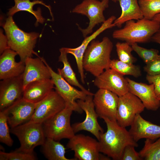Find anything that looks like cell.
<instances>
[{
  "mask_svg": "<svg viewBox=\"0 0 160 160\" xmlns=\"http://www.w3.org/2000/svg\"><path fill=\"white\" fill-rule=\"evenodd\" d=\"M113 45L107 37L100 41L92 40L84 55L83 65L84 70L96 77L110 68L111 54Z\"/></svg>",
  "mask_w": 160,
  "mask_h": 160,
  "instance_id": "cell-2",
  "label": "cell"
},
{
  "mask_svg": "<svg viewBox=\"0 0 160 160\" xmlns=\"http://www.w3.org/2000/svg\"><path fill=\"white\" fill-rule=\"evenodd\" d=\"M42 152L49 160H77L75 158L69 159L65 156L66 148L59 141L46 138L41 145Z\"/></svg>",
  "mask_w": 160,
  "mask_h": 160,
  "instance_id": "cell-26",
  "label": "cell"
},
{
  "mask_svg": "<svg viewBox=\"0 0 160 160\" xmlns=\"http://www.w3.org/2000/svg\"><path fill=\"white\" fill-rule=\"evenodd\" d=\"M36 159L34 152L26 153L16 149L9 153L0 152V160H35Z\"/></svg>",
  "mask_w": 160,
  "mask_h": 160,
  "instance_id": "cell-33",
  "label": "cell"
},
{
  "mask_svg": "<svg viewBox=\"0 0 160 160\" xmlns=\"http://www.w3.org/2000/svg\"><path fill=\"white\" fill-rule=\"evenodd\" d=\"M54 87L51 79L33 81L25 88L22 97L28 101L36 103L44 98Z\"/></svg>",
  "mask_w": 160,
  "mask_h": 160,
  "instance_id": "cell-22",
  "label": "cell"
},
{
  "mask_svg": "<svg viewBox=\"0 0 160 160\" xmlns=\"http://www.w3.org/2000/svg\"><path fill=\"white\" fill-rule=\"evenodd\" d=\"M7 118L4 110L0 112V141L7 146L11 147L13 141L9 134Z\"/></svg>",
  "mask_w": 160,
  "mask_h": 160,
  "instance_id": "cell-31",
  "label": "cell"
},
{
  "mask_svg": "<svg viewBox=\"0 0 160 160\" xmlns=\"http://www.w3.org/2000/svg\"><path fill=\"white\" fill-rule=\"evenodd\" d=\"M25 64L24 70L22 74L24 89L31 82L51 79L49 68L41 57H29L26 60Z\"/></svg>",
  "mask_w": 160,
  "mask_h": 160,
  "instance_id": "cell-19",
  "label": "cell"
},
{
  "mask_svg": "<svg viewBox=\"0 0 160 160\" xmlns=\"http://www.w3.org/2000/svg\"><path fill=\"white\" fill-rule=\"evenodd\" d=\"M73 109L66 105L65 108L43 123L46 138L60 141L63 139H69L75 135L70 124Z\"/></svg>",
  "mask_w": 160,
  "mask_h": 160,
  "instance_id": "cell-6",
  "label": "cell"
},
{
  "mask_svg": "<svg viewBox=\"0 0 160 160\" xmlns=\"http://www.w3.org/2000/svg\"><path fill=\"white\" fill-rule=\"evenodd\" d=\"M9 48L8 45V39L6 35L3 33L2 29L0 32V53L1 55L5 50Z\"/></svg>",
  "mask_w": 160,
  "mask_h": 160,
  "instance_id": "cell-37",
  "label": "cell"
},
{
  "mask_svg": "<svg viewBox=\"0 0 160 160\" xmlns=\"http://www.w3.org/2000/svg\"><path fill=\"white\" fill-rule=\"evenodd\" d=\"M138 3L145 18L151 20L160 13V0H139Z\"/></svg>",
  "mask_w": 160,
  "mask_h": 160,
  "instance_id": "cell-29",
  "label": "cell"
},
{
  "mask_svg": "<svg viewBox=\"0 0 160 160\" xmlns=\"http://www.w3.org/2000/svg\"><path fill=\"white\" fill-rule=\"evenodd\" d=\"M146 78L149 84H153L156 95L160 100V74L153 76L147 74Z\"/></svg>",
  "mask_w": 160,
  "mask_h": 160,
  "instance_id": "cell-36",
  "label": "cell"
},
{
  "mask_svg": "<svg viewBox=\"0 0 160 160\" xmlns=\"http://www.w3.org/2000/svg\"><path fill=\"white\" fill-rule=\"evenodd\" d=\"M111 0L115 2L118 1L121 9L120 16L113 22L115 26L120 28L128 21L138 20L143 18L137 0Z\"/></svg>",
  "mask_w": 160,
  "mask_h": 160,
  "instance_id": "cell-23",
  "label": "cell"
},
{
  "mask_svg": "<svg viewBox=\"0 0 160 160\" xmlns=\"http://www.w3.org/2000/svg\"><path fill=\"white\" fill-rule=\"evenodd\" d=\"M129 132L136 142L142 139L153 140L160 137V126L143 118L140 114L136 116Z\"/></svg>",
  "mask_w": 160,
  "mask_h": 160,
  "instance_id": "cell-20",
  "label": "cell"
},
{
  "mask_svg": "<svg viewBox=\"0 0 160 160\" xmlns=\"http://www.w3.org/2000/svg\"><path fill=\"white\" fill-rule=\"evenodd\" d=\"M65 103L55 91H52L44 98L36 104L31 121L42 124L64 109Z\"/></svg>",
  "mask_w": 160,
  "mask_h": 160,
  "instance_id": "cell-12",
  "label": "cell"
},
{
  "mask_svg": "<svg viewBox=\"0 0 160 160\" xmlns=\"http://www.w3.org/2000/svg\"><path fill=\"white\" fill-rule=\"evenodd\" d=\"M143 69L149 76L160 74V55L156 59L146 64Z\"/></svg>",
  "mask_w": 160,
  "mask_h": 160,
  "instance_id": "cell-34",
  "label": "cell"
},
{
  "mask_svg": "<svg viewBox=\"0 0 160 160\" xmlns=\"http://www.w3.org/2000/svg\"><path fill=\"white\" fill-rule=\"evenodd\" d=\"M17 53L10 48L5 50L0 57V79L17 76L22 74L25 69V63L17 62L15 57Z\"/></svg>",
  "mask_w": 160,
  "mask_h": 160,
  "instance_id": "cell-21",
  "label": "cell"
},
{
  "mask_svg": "<svg viewBox=\"0 0 160 160\" xmlns=\"http://www.w3.org/2000/svg\"><path fill=\"white\" fill-rule=\"evenodd\" d=\"M103 119L106 124L107 130L105 132L100 134L98 140L100 153L113 160H121L124 150L127 146H138V144L129 131L119 124L116 120L105 118Z\"/></svg>",
  "mask_w": 160,
  "mask_h": 160,
  "instance_id": "cell-1",
  "label": "cell"
},
{
  "mask_svg": "<svg viewBox=\"0 0 160 160\" xmlns=\"http://www.w3.org/2000/svg\"><path fill=\"white\" fill-rule=\"evenodd\" d=\"M41 59L49 71L55 91L63 99L66 105L71 108L73 111L82 113L83 111L75 100H84L87 95L82 91L78 90L73 87L58 73L54 71L44 58L41 57Z\"/></svg>",
  "mask_w": 160,
  "mask_h": 160,
  "instance_id": "cell-9",
  "label": "cell"
},
{
  "mask_svg": "<svg viewBox=\"0 0 160 160\" xmlns=\"http://www.w3.org/2000/svg\"><path fill=\"white\" fill-rule=\"evenodd\" d=\"M116 18L113 15L108 18L102 23L100 27L89 36L85 38L81 45L75 48L63 47L67 54H70L74 57L77 64L81 81L84 84L85 75L83 65V60L85 52L90 42L105 30L115 26L113 22Z\"/></svg>",
  "mask_w": 160,
  "mask_h": 160,
  "instance_id": "cell-16",
  "label": "cell"
},
{
  "mask_svg": "<svg viewBox=\"0 0 160 160\" xmlns=\"http://www.w3.org/2000/svg\"><path fill=\"white\" fill-rule=\"evenodd\" d=\"M119 96L107 90L99 89L94 94L93 100L98 117L116 121Z\"/></svg>",
  "mask_w": 160,
  "mask_h": 160,
  "instance_id": "cell-13",
  "label": "cell"
},
{
  "mask_svg": "<svg viewBox=\"0 0 160 160\" xmlns=\"http://www.w3.org/2000/svg\"><path fill=\"white\" fill-rule=\"evenodd\" d=\"M109 1V0H83L72 9V13L85 15L89 19V25L86 28H79L84 37L92 33L96 25L105 21L103 12L108 7Z\"/></svg>",
  "mask_w": 160,
  "mask_h": 160,
  "instance_id": "cell-8",
  "label": "cell"
},
{
  "mask_svg": "<svg viewBox=\"0 0 160 160\" xmlns=\"http://www.w3.org/2000/svg\"><path fill=\"white\" fill-rule=\"evenodd\" d=\"M24 91L22 74L1 80L0 110L7 108L23 97Z\"/></svg>",
  "mask_w": 160,
  "mask_h": 160,
  "instance_id": "cell-15",
  "label": "cell"
},
{
  "mask_svg": "<svg viewBox=\"0 0 160 160\" xmlns=\"http://www.w3.org/2000/svg\"><path fill=\"white\" fill-rule=\"evenodd\" d=\"M152 20L156 21L160 23V13L156 15Z\"/></svg>",
  "mask_w": 160,
  "mask_h": 160,
  "instance_id": "cell-39",
  "label": "cell"
},
{
  "mask_svg": "<svg viewBox=\"0 0 160 160\" xmlns=\"http://www.w3.org/2000/svg\"><path fill=\"white\" fill-rule=\"evenodd\" d=\"M15 5L9 9L8 14L9 16H12L14 14L20 11H27L34 15L36 19V25L38 23H43L45 19L41 15V9L38 8L36 10H34L33 7L36 4H40L47 7L49 10L51 16L52 17L51 7L45 4L40 0H34L31 1L30 0H14Z\"/></svg>",
  "mask_w": 160,
  "mask_h": 160,
  "instance_id": "cell-24",
  "label": "cell"
},
{
  "mask_svg": "<svg viewBox=\"0 0 160 160\" xmlns=\"http://www.w3.org/2000/svg\"><path fill=\"white\" fill-rule=\"evenodd\" d=\"M7 38L10 49L16 52L20 61L25 63L33 54L39 57L33 50L40 34L36 32L28 33L20 29L16 25L12 16H9L3 25Z\"/></svg>",
  "mask_w": 160,
  "mask_h": 160,
  "instance_id": "cell-3",
  "label": "cell"
},
{
  "mask_svg": "<svg viewBox=\"0 0 160 160\" xmlns=\"http://www.w3.org/2000/svg\"><path fill=\"white\" fill-rule=\"evenodd\" d=\"M151 40L160 44V29L152 36Z\"/></svg>",
  "mask_w": 160,
  "mask_h": 160,
  "instance_id": "cell-38",
  "label": "cell"
},
{
  "mask_svg": "<svg viewBox=\"0 0 160 160\" xmlns=\"http://www.w3.org/2000/svg\"><path fill=\"white\" fill-rule=\"evenodd\" d=\"M59 50L60 55L59 57L58 61L63 64V66L62 68L57 69L58 73L72 86L78 87L87 95H94L93 93L86 89L78 81L76 74L68 61L67 53L63 47L60 49Z\"/></svg>",
  "mask_w": 160,
  "mask_h": 160,
  "instance_id": "cell-25",
  "label": "cell"
},
{
  "mask_svg": "<svg viewBox=\"0 0 160 160\" xmlns=\"http://www.w3.org/2000/svg\"><path fill=\"white\" fill-rule=\"evenodd\" d=\"M36 104L22 97L3 110L6 112L8 124L11 128L30 121L34 113Z\"/></svg>",
  "mask_w": 160,
  "mask_h": 160,
  "instance_id": "cell-17",
  "label": "cell"
},
{
  "mask_svg": "<svg viewBox=\"0 0 160 160\" xmlns=\"http://www.w3.org/2000/svg\"><path fill=\"white\" fill-rule=\"evenodd\" d=\"M146 139L144 146L139 152L142 160H160V137L155 142Z\"/></svg>",
  "mask_w": 160,
  "mask_h": 160,
  "instance_id": "cell-27",
  "label": "cell"
},
{
  "mask_svg": "<svg viewBox=\"0 0 160 160\" xmlns=\"http://www.w3.org/2000/svg\"><path fill=\"white\" fill-rule=\"evenodd\" d=\"M116 47L119 60L129 64H133L136 61V58L131 54L133 50L129 43L126 42H118L116 44Z\"/></svg>",
  "mask_w": 160,
  "mask_h": 160,
  "instance_id": "cell-30",
  "label": "cell"
},
{
  "mask_svg": "<svg viewBox=\"0 0 160 160\" xmlns=\"http://www.w3.org/2000/svg\"><path fill=\"white\" fill-rule=\"evenodd\" d=\"M135 147L131 145L127 146L124 150L121 160H142L139 153L135 151Z\"/></svg>",
  "mask_w": 160,
  "mask_h": 160,
  "instance_id": "cell-35",
  "label": "cell"
},
{
  "mask_svg": "<svg viewBox=\"0 0 160 160\" xmlns=\"http://www.w3.org/2000/svg\"><path fill=\"white\" fill-rule=\"evenodd\" d=\"M67 147L74 151L75 158L79 160H109L100 153L98 141L82 134L75 135L69 139Z\"/></svg>",
  "mask_w": 160,
  "mask_h": 160,
  "instance_id": "cell-7",
  "label": "cell"
},
{
  "mask_svg": "<svg viewBox=\"0 0 160 160\" xmlns=\"http://www.w3.org/2000/svg\"><path fill=\"white\" fill-rule=\"evenodd\" d=\"M126 78L128 83L129 92L139 98L145 108L152 111H156L159 108L160 100L156 95L153 84L148 85Z\"/></svg>",
  "mask_w": 160,
  "mask_h": 160,
  "instance_id": "cell-18",
  "label": "cell"
},
{
  "mask_svg": "<svg viewBox=\"0 0 160 160\" xmlns=\"http://www.w3.org/2000/svg\"><path fill=\"white\" fill-rule=\"evenodd\" d=\"M133 50L141 58L146 64L157 58L159 56V51L154 49H147L139 46L137 43L131 45Z\"/></svg>",
  "mask_w": 160,
  "mask_h": 160,
  "instance_id": "cell-32",
  "label": "cell"
},
{
  "mask_svg": "<svg viewBox=\"0 0 160 160\" xmlns=\"http://www.w3.org/2000/svg\"><path fill=\"white\" fill-rule=\"evenodd\" d=\"M145 108L140 99L129 92L119 96L116 121L122 127L126 128L130 126L137 115L140 114Z\"/></svg>",
  "mask_w": 160,
  "mask_h": 160,
  "instance_id": "cell-10",
  "label": "cell"
},
{
  "mask_svg": "<svg viewBox=\"0 0 160 160\" xmlns=\"http://www.w3.org/2000/svg\"><path fill=\"white\" fill-rule=\"evenodd\" d=\"M95 77L94 84L99 89L107 90L119 96L129 92L128 83L126 78L111 68L105 70Z\"/></svg>",
  "mask_w": 160,
  "mask_h": 160,
  "instance_id": "cell-14",
  "label": "cell"
},
{
  "mask_svg": "<svg viewBox=\"0 0 160 160\" xmlns=\"http://www.w3.org/2000/svg\"><path fill=\"white\" fill-rule=\"evenodd\" d=\"M10 132L20 141V146L16 150L25 152L34 153V148L41 146L46 139L42 124L30 121L11 128Z\"/></svg>",
  "mask_w": 160,
  "mask_h": 160,
  "instance_id": "cell-5",
  "label": "cell"
},
{
  "mask_svg": "<svg viewBox=\"0 0 160 160\" xmlns=\"http://www.w3.org/2000/svg\"><path fill=\"white\" fill-rule=\"evenodd\" d=\"M110 68L123 75H129L138 78L141 75L140 68L133 64L126 63L119 60H111Z\"/></svg>",
  "mask_w": 160,
  "mask_h": 160,
  "instance_id": "cell-28",
  "label": "cell"
},
{
  "mask_svg": "<svg viewBox=\"0 0 160 160\" xmlns=\"http://www.w3.org/2000/svg\"><path fill=\"white\" fill-rule=\"evenodd\" d=\"M93 95H87L84 100H78L77 103L86 114L84 120L81 122L74 123L72 126L75 133L82 130L89 132L98 140L103 130L99 124L95 111L93 99Z\"/></svg>",
  "mask_w": 160,
  "mask_h": 160,
  "instance_id": "cell-11",
  "label": "cell"
},
{
  "mask_svg": "<svg viewBox=\"0 0 160 160\" xmlns=\"http://www.w3.org/2000/svg\"><path fill=\"white\" fill-rule=\"evenodd\" d=\"M160 29L159 23L143 17L136 22L133 20L127 21L123 28L114 31L112 36L131 45L135 43L149 41Z\"/></svg>",
  "mask_w": 160,
  "mask_h": 160,
  "instance_id": "cell-4",
  "label": "cell"
}]
</instances>
